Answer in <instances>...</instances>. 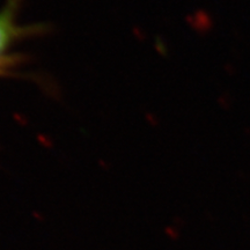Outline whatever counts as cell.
Masks as SVG:
<instances>
[{
  "label": "cell",
  "instance_id": "6da1fadb",
  "mask_svg": "<svg viewBox=\"0 0 250 250\" xmlns=\"http://www.w3.org/2000/svg\"><path fill=\"white\" fill-rule=\"evenodd\" d=\"M22 0H6L0 8V76L8 73L18 62L13 46L19 41L35 35L42 29L19 22L18 15Z\"/></svg>",
  "mask_w": 250,
  "mask_h": 250
}]
</instances>
